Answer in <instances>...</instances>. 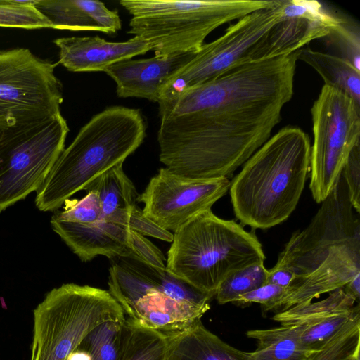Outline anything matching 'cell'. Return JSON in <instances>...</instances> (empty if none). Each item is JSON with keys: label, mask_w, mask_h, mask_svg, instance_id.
<instances>
[{"label": "cell", "mask_w": 360, "mask_h": 360, "mask_svg": "<svg viewBox=\"0 0 360 360\" xmlns=\"http://www.w3.org/2000/svg\"><path fill=\"white\" fill-rule=\"evenodd\" d=\"M58 63L71 72H104L110 65L151 51L148 42L139 37L111 42L96 37L57 38Z\"/></svg>", "instance_id": "obj_16"}, {"label": "cell", "mask_w": 360, "mask_h": 360, "mask_svg": "<svg viewBox=\"0 0 360 360\" xmlns=\"http://www.w3.org/2000/svg\"><path fill=\"white\" fill-rule=\"evenodd\" d=\"M127 226L143 236H150L171 243L173 240L174 234L171 231L164 229L146 217L137 206L131 211Z\"/></svg>", "instance_id": "obj_34"}, {"label": "cell", "mask_w": 360, "mask_h": 360, "mask_svg": "<svg viewBox=\"0 0 360 360\" xmlns=\"http://www.w3.org/2000/svg\"><path fill=\"white\" fill-rule=\"evenodd\" d=\"M297 60L311 66L322 77L324 85L334 88L360 105V71L351 63L330 53L303 47L296 51Z\"/></svg>", "instance_id": "obj_22"}, {"label": "cell", "mask_w": 360, "mask_h": 360, "mask_svg": "<svg viewBox=\"0 0 360 360\" xmlns=\"http://www.w3.org/2000/svg\"><path fill=\"white\" fill-rule=\"evenodd\" d=\"M35 0H0V27L27 30L52 28L34 6Z\"/></svg>", "instance_id": "obj_29"}, {"label": "cell", "mask_w": 360, "mask_h": 360, "mask_svg": "<svg viewBox=\"0 0 360 360\" xmlns=\"http://www.w3.org/2000/svg\"><path fill=\"white\" fill-rule=\"evenodd\" d=\"M112 261L108 291L136 325L171 336L201 320L210 308L212 297L167 268L148 265L131 252Z\"/></svg>", "instance_id": "obj_4"}, {"label": "cell", "mask_w": 360, "mask_h": 360, "mask_svg": "<svg viewBox=\"0 0 360 360\" xmlns=\"http://www.w3.org/2000/svg\"><path fill=\"white\" fill-rule=\"evenodd\" d=\"M173 234L167 269L212 298L230 274L266 259L254 232L233 219L218 217L211 209Z\"/></svg>", "instance_id": "obj_5"}, {"label": "cell", "mask_w": 360, "mask_h": 360, "mask_svg": "<svg viewBox=\"0 0 360 360\" xmlns=\"http://www.w3.org/2000/svg\"><path fill=\"white\" fill-rule=\"evenodd\" d=\"M321 203L309 224L292 233L274 266L290 269L295 278L309 275L345 245L360 240L359 214L354 212L342 174Z\"/></svg>", "instance_id": "obj_12"}, {"label": "cell", "mask_w": 360, "mask_h": 360, "mask_svg": "<svg viewBox=\"0 0 360 360\" xmlns=\"http://www.w3.org/2000/svg\"><path fill=\"white\" fill-rule=\"evenodd\" d=\"M129 245L131 252L143 262L155 268H166L163 253L145 236L129 229Z\"/></svg>", "instance_id": "obj_33"}, {"label": "cell", "mask_w": 360, "mask_h": 360, "mask_svg": "<svg viewBox=\"0 0 360 360\" xmlns=\"http://www.w3.org/2000/svg\"><path fill=\"white\" fill-rule=\"evenodd\" d=\"M226 178L192 179L162 167L150 179L137 201L143 214L160 226L175 232L212 206L229 190Z\"/></svg>", "instance_id": "obj_13"}, {"label": "cell", "mask_w": 360, "mask_h": 360, "mask_svg": "<svg viewBox=\"0 0 360 360\" xmlns=\"http://www.w3.org/2000/svg\"><path fill=\"white\" fill-rule=\"evenodd\" d=\"M82 199L66 200L62 211L56 212L53 216L59 219L76 222L88 223L103 219L99 198L95 191H87Z\"/></svg>", "instance_id": "obj_30"}, {"label": "cell", "mask_w": 360, "mask_h": 360, "mask_svg": "<svg viewBox=\"0 0 360 360\" xmlns=\"http://www.w3.org/2000/svg\"><path fill=\"white\" fill-rule=\"evenodd\" d=\"M285 288L270 283L257 288L239 296L235 302L236 304H250L252 302L261 304L264 311H271L274 304L281 297Z\"/></svg>", "instance_id": "obj_35"}, {"label": "cell", "mask_w": 360, "mask_h": 360, "mask_svg": "<svg viewBox=\"0 0 360 360\" xmlns=\"http://www.w3.org/2000/svg\"><path fill=\"white\" fill-rule=\"evenodd\" d=\"M58 64L25 48L0 51V134L61 114Z\"/></svg>", "instance_id": "obj_8"}, {"label": "cell", "mask_w": 360, "mask_h": 360, "mask_svg": "<svg viewBox=\"0 0 360 360\" xmlns=\"http://www.w3.org/2000/svg\"><path fill=\"white\" fill-rule=\"evenodd\" d=\"M311 114L309 188L314 200L321 203L335 186L349 153L360 143V105L323 85Z\"/></svg>", "instance_id": "obj_10"}, {"label": "cell", "mask_w": 360, "mask_h": 360, "mask_svg": "<svg viewBox=\"0 0 360 360\" xmlns=\"http://www.w3.org/2000/svg\"><path fill=\"white\" fill-rule=\"evenodd\" d=\"M35 7L52 25V29L117 33L122 20L117 11L95 0H35Z\"/></svg>", "instance_id": "obj_18"}, {"label": "cell", "mask_w": 360, "mask_h": 360, "mask_svg": "<svg viewBox=\"0 0 360 360\" xmlns=\"http://www.w3.org/2000/svg\"><path fill=\"white\" fill-rule=\"evenodd\" d=\"M68 131L59 114L0 134V212L39 190L64 150Z\"/></svg>", "instance_id": "obj_9"}, {"label": "cell", "mask_w": 360, "mask_h": 360, "mask_svg": "<svg viewBox=\"0 0 360 360\" xmlns=\"http://www.w3.org/2000/svg\"><path fill=\"white\" fill-rule=\"evenodd\" d=\"M67 360H91L90 354L81 347H77L68 356Z\"/></svg>", "instance_id": "obj_38"}, {"label": "cell", "mask_w": 360, "mask_h": 360, "mask_svg": "<svg viewBox=\"0 0 360 360\" xmlns=\"http://www.w3.org/2000/svg\"><path fill=\"white\" fill-rule=\"evenodd\" d=\"M122 165L120 163L100 175L85 190L96 193L105 220L127 228L130 212L136 206L139 195Z\"/></svg>", "instance_id": "obj_20"}, {"label": "cell", "mask_w": 360, "mask_h": 360, "mask_svg": "<svg viewBox=\"0 0 360 360\" xmlns=\"http://www.w3.org/2000/svg\"><path fill=\"white\" fill-rule=\"evenodd\" d=\"M167 360H248L238 349L205 327L201 320L181 333L169 336Z\"/></svg>", "instance_id": "obj_19"}, {"label": "cell", "mask_w": 360, "mask_h": 360, "mask_svg": "<svg viewBox=\"0 0 360 360\" xmlns=\"http://www.w3.org/2000/svg\"><path fill=\"white\" fill-rule=\"evenodd\" d=\"M341 20L319 1L284 0L283 14L259 44L255 62L291 54L313 40L325 38Z\"/></svg>", "instance_id": "obj_14"}, {"label": "cell", "mask_w": 360, "mask_h": 360, "mask_svg": "<svg viewBox=\"0 0 360 360\" xmlns=\"http://www.w3.org/2000/svg\"><path fill=\"white\" fill-rule=\"evenodd\" d=\"M146 128L139 109L112 106L93 116L64 148L37 191L38 209L57 210L100 175L123 163L143 142Z\"/></svg>", "instance_id": "obj_3"}, {"label": "cell", "mask_w": 360, "mask_h": 360, "mask_svg": "<svg viewBox=\"0 0 360 360\" xmlns=\"http://www.w3.org/2000/svg\"><path fill=\"white\" fill-rule=\"evenodd\" d=\"M295 278L294 273L288 269L274 266L267 270L266 283L286 288Z\"/></svg>", "instance_id": "obj_36"}, {"label": "cell", "mask_w": 360, "mask_h": 360, "mask_svg": "<svg viewBox=\"0 0 360 360\" xmlns=\"http://www.w3.org/2000/svg\"><path fill=\"white\" fill-rule=\"evenodd\" d=\"M300 330V325L248 330L246 335L257 342L256 349L247 352L248 360H308L315 352L303 345Z\"/></svg>", "instance_id": "obj_21"}, {"label": "cell", "mask_w": 360, "mask_h": 360, "mask_svg": "<svg viewBox=\"0 0 360 360\" xmlns=\"http://www.w3.org/2000/svg\"><path fill=\"white\" fill-rule=\"evenodd\" d=\"M125 319L108 290L63 284L49 291L34 309L30 360H67L94 328Z\"/></svg>", "instance_id": "obj_7"}, {"label": "cell", "mask_w": 360, "mask_h": 360, "mask_svg": "<svg viewBox=\"0 0 360 360\" xmlns=\"http://www.w3.org/2000/svg\"><path fill=\"white\" fill-rule=\"evenodd\" d=\"M125 319L98 325L84 338L78 347L86 350L91 360H120Z\"/></svg>", "instance_id": "obj_25"}, {"label": "cell", "mask_w": 360, "mask_h": 360, "mask_svg": "<svg viewBox=\"0 0 360 360\" xmlns=\"http://www.w3.org/2000/svg\"><path fill=\"white\" fill-rule=\"evenodd\" d=\"M359 345L360 315L349 321L308 360H347L359 354Z\"/></svg>", "instance_id": "obj_28"}, {"label": "cell", "mask_w": 360, "mask_h": 360, "mask_svg": "<svg viewBox=\"0 0 360 360\" xmlns=\"http://www.w3.org/2000/svg\"><path fill=\"white\" fill-rule=\"evenodd\" d=\"M169 336L125 319L120 360H167Z\"/></svg>", "instance_id": "obj_23"}, {"label": "cell", "mask_w": 360, "mask_h": 360, "mask_svg": "<svg viewBox=\"0 0 360 360\" xmlns=\"http://www.w3.org/2000/svg\"><path fill=\"white\" fill-rule=\"evenodd\" d=\"M297 60L294 52L248 63L160 101V161L188 179L231 177L280 122Z\"/></svg>", "instance_id": "obj_1"}, {"label": "cell", "mask_w": 360, "mask_h": 360, "mask_svg": "<svg viewBox=\"0 0 360 360\" xmlns=\"http://www.w3.org/2000/svg\"><path fill=\"white\" fill-rule=\"evenodd\" d=\"M325 38H328L337 47L341 58L360 71V37L358 28H354L342 19Z\"/></svg>", "instance_id": "obj_31"}, {"label": "cell", "mask_w": 360, "mask_h": 360, "mask_svg": "<svg viewBox=\"0 0 360 360\" xmlns=\"http://www.w3.org/2000/svg\"><path fill=\"white\" fill-rule=\"evenodd\" d=\"M276 0H121L131 15L129 34L146 40L155 56L196 52L218 27Z\"/></svg>", "instance_id": "obj_6"}, {"label": "cell", "mask_w": 360, "mask_h": 360, "mask_svg": "<svg viewBox=\"0 0 360 360\" xmlns=\"http://www.w3.org/2000/svg\"><path fill=\"white\" fill-rule=\"evenodd\" d=\"M195 53L123 60L110 65L104 72L115 82L117 96L143 98L158 103L163 84Z\"/></svg>", "instance_id": "obj_15"}, {"label": "cell", "mask_w": 360, "mask_h": 360, "mask_svg": "<svg viewBox=\"0 0 360 360\" xmlns=\"http://www.w3.org/2000/svg\"><path fill=\"white\" fill-rule=\"evenodd\" d=\"M347 360H360L359 359V354L356 355V356H354L353 357H351Z\"/></svg>", "instance_id": "obj_39"}, {"label": "cell", "mask_w": 360, "mask_h": 360, "mask_svg": "<svg viewBox=\"0 0 360 360\" xmlns=\"http://www.w3.org/2000/svg\"><path fill=\"white\" fill-rule=\"evenodd\" d=\"M345 293L354 299L356 302L359 303L360 300V274L355 276L351 281L346 283L342 288Z\"/></svg>", "instance_id": "obj_37"}, {"label": "cell", "mask_w": 360, "mask_h": 360, "mask_svg": "<svg viewBox=\"0 0 360 360\" xmlns=\"http://www.w3.org/2000/svg\"><path fill=\"white\" fill-rule=\"evenodd\" d=\"M328 293V296L321 300L296 304L278 311L272 319L283 326L302 325L333 314L349 311L354 307L356 301L342 288Z\"/></svg>", "instance_id": "obj_24"}, {"label": "cell", "mask_w": 360, "mask_h": 360, "mask_svg": "<svg viewBox=\"0 0 360 360\" xmlns=\"http://www.w3.org/2000/svg\"><path fill=\"white\" fill-rule=\"evenodd\" d=\"M341 174L347 186L349 200L354 210L360 212V143L349 153Z\"/></svg>", "instance_id": "obj_32"}, {"label": "cell", "mask_w": 360, "mask_h": 360, "mask_svg": "<svg viewBox=\"0 0 360 360\" xmlns=\"http://www.w3.org/2000/svg\"><path fill=\"white\" fill-rule=\"evenodd\" d=\"M264 262L248 265L227 276L219 285L215 297L219 304L235 303L238 297L266 283Z\"/></svg>", "instance_id": "obj_26"}, {"label": "cell", "mask_w": 360, "mask_h": 360, "mask_svg": "<svg viewBox=\"0 0 360 360\" xmlns=\"http://www.w3.org/2000/svg\"><path fill=\"white\" fill-rule=\"evenodd\" d=\"M53 230L83 262L98 255L113 260L131 252L129 229L104 219L88 223L51 219Z\"/></svg>", "instance_id": "obj_17"}, {"label": "cell", "mask_w": 360, "mask_h": 360, "mask_svg": "<svg viewBox=\"0 0 360 360\" xmlns=\"http://www.w3.org/2000/svg\"><path fill=\"white\" fill-rule=\"evenodd\" d=\"M360 315L359 304L345 311L328 316L319 320L300 325V340L303 345L311 352L319 350L349 321Z\"/></svg>", "instance_id": "obj_27"}, {"label": "cell", "mask_w": 360, "mask_h": 360, "mask_svg": "<svg viewBox=\"0 0 360 360\" xmlns=\"http://www.w3.org/2000/svg\"><path fill=\"white\" fill-rule=\"evenodd\" d=\"M311 141L297 127L271 136L231 182V201L243 226L267 229L295 210L310 174Z\"/></svg>", "instance_id": "obj_2"}, {"label": "cell", "mask_w": 360, "mask_h": 360, "mask_svg": "<svg viewBox=\"0 0 360 360\" xmlns=\"http://www.w3.org/2000/svg\"><path fill=\"white\" fill-rule=\"evenodd\" d=\"M283 1L276 0L272 7L243 16L220 37L203 44L194 57L163 84L159 101L172 100L233 69L255 63L259 44L283 14Z\"/></svg>", "instance_id": "obj_11"}]
</instances>
